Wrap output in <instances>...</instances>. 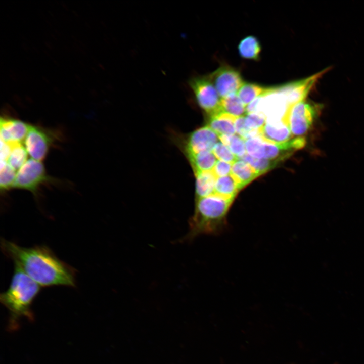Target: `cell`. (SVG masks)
Masks as SVG:
<instances>
[{
    "mask_svg": "<svg viewBox=\"0 0 364 364\" xmlns=\"http://www.w3.org/2000/svg\"><path fill=\"white\" fill-rule=\"evenodd\" d=\"M237 117L222 111L210 116L208 126L218 136L221 135H234L236 132L235 122Z\"/></svg>",
    "mask_w": 364,
    "mask_h": 364,
    "instance_id": "9a60e30c",
    "label": "cell"
},
{
    "mask_svg": "<svg viewBox=\"0 0 364 364\" xmlns=\"http://www.w3.org/2000/svg\"><path fill=\"white\" fill-rule=\"evenodd\" d=\"M4 254L40 286H75L76 270L44 245L24 247L2 239Z\"/></svg>",
    "mask_w": 364,
    "mask_h": 364,
    "instance_id": "6da1fadb",
    "label": "cell"
},
{
    "mask_svg": "<svg viewBox=\"0 0 364 364\" xmlns=\"http://www.w3.org/2000/svg\"><path fill=\"white\" fill-rule=\"evenodd\" d=\"M189 85L198 105L209 116L222 111L221 98L209 76L193 77Z\"/></svg>",
    "mask_w": 364,
    "mask_h": 364,
    "instance_id": "52a82bcc",
    "label": "cell"
},
{
    "mask_svg": "<svg viewBox=\"0 0 364 364\" xmlns=\"http://www.w3.org/2000/svg\"><path fill=\"white\" fill-rule=\"evenodd\" d=\"M222 111L236 117L246 113V107L237 93L232 94L221 99Z\"/></svg>",
    "mask_w": 364,
    "mask_h": 364,
    "instance_id": "44dd1931",
    "label": "cell"
},
{
    "mask_svg": "<svg viewBox=\"0 0 364 364\" xmlns=\"http://www.w3.org/2000/svg\"><path fill=\"white\" fill-rule=\"evenodd\" d=\"M321 109V104L304 100L289 107L283 120L293 135L301 136L310 129Z\"/></svg>",
    "mask_w": 364,
    "mask_h": 364,
    "instance_id": "5b68a950",
    "label": "cell"
},
{
    "mask_svg": "<svg viewBox=\"0 0 364 364\" xmlns=\"http://www.w3.org/2000/svg\"><path fill=\"white\" fill-rule=\"evenodd\" d=\"M261 50L259 41L253 36L245 37L238 45L240 56L246 59L258 60Z\"/></svg>",
    "mask_w": 364,
    "mask_h": 364,
    "instance_id": "ffe728a7",
    "label": "cell"
},
{
    "mask_svg": "<svg viewBox=\"0 0 364 364\" xmlns=\"http://www.w3.org/2000/svg\"><path fill=\"white\" fill-rule=\"evenodd\" d=\"M329 69H325L307 78L274 86L275 91L283 95L290 107L306 98L317 81Z\"/></svg>",
    "mask_w": 364,
    "mask_h": 364,
    "instance_id": "9c48e42d",
    "label": "cell"
},
{
    "mask_svg": "<svg viewBox=\"0 0 364 364\" xmlns=\"http://www.w3.org/2000/svg\"><path fill=\"white\" fill-rule=\"evenodd\" d=\"M17 171L6 161L1 160L0 188L5 192L13 188Z\"/></svg>",
    "mask_w": 364,
    "mask_h": 364,
    "instance_id": "d4e9b609",
    "label": "cell"
},
{
    "mask_svg": "<svg viewBox=\"0 0 364 364\" xmlns=\"http://www.w3.org/2000/svg\"><path fill=\"white\" fill-rule=\"evenodd\" d=\"M230 175L239 191L259 176L249 164L241 159H238L232 164Z\"/></svg>",
    "mask_w": 364,
    "mask_h": 364,
    "instance_id": "5bb4252c",
    "label": "cell"
},
{
    "mask_svg": "<svg viewBox=\"0 0 364 364\" xmlns=\"http://www.w3.org/2000/svg\"><path fill=\"white\" fill-rule=\"evenodd\" d=\"M239 159H241L249 164L259 176L265 173L281 162L278 160L254 158L250 156L248 154H246Z\"/></svg>",
    "mask_w": 364,
    "mask_h": 364,
    "instance_id": "7402d4cb",
    "label": "cell"
},
{
    "mask_svg": "<svg viewBox=\"0 0 364 364\" xmlns=\"http://www.w3.org/2000/svg\"><path fill=\"white\" fill-rule=\"evenodd\" d=\"M40 286L22 270L15 266L8 289L0 295V301L9 311L8 328L16 330L23 317L33 320L31 306L40 292Z\"/></svg>",
    "mask_w": 364,
    "mask_h": 364,
    "instance_id": "3957f363",
    "label": "cell"
},
{
    "mask_svg": "<svg viewBox=\"0 0 364 364\" xmlns=\"http://www.w3.org/2000/svg\"><path fill=\"white\" fill-rule=\"evenodd\" d=\"M305 143L306 140L303 137H297L283 143L273 144L257 136L246 140L245 147L246 152L251 157L282 162L296 150L302 148Z\"/></svg>",
    "mask_w": 364,
    "mask_h": 364,
    "instance_id": "277c9868",
    "label": "cell"
},
{
    "mask_svg": "<svg viewBox=\"0 0 364 364\" xmlns=\"http://www.w3.org/2000/svg\"><path fill=\"white\" fill-rule=\"evenodd\" d=\"M30 125L15 118L1 117V141L9 144L22 143L26 136Z\"/></svg>",
    "mask_w": 364,
    "mask_h": 364,
    "instance_id": "7c38bea8",
    "label": "cell"
},
{
    "mask_svg": "<svg viewBox=\"0 0 364 364\" xmlns=\"http://www.w3.org/2000/svg\"><path fill=\"white\" fill-rule=\"evenodd\" d=\"M239 190L231 175L217 178L213 194L234 200Z\"/></svg>",
    "mask_w": 364,
    "mask_h": 364,
    "instance_id": "ac0fdd59",
    "label": "cell"
},
{
    "mask_svg": "<svg viewBox=\"0 0 364 364\" xmlns=\"http://www.w3.org/2000/svg\"><path fill=\"white\" fill-rule=\"evenodd\" d=\"M271 87H264L255 83L245 82L237 92V95L245 106H247L250 103L258 97L270 93Z\"/></svg>",
    "mask_w": 364,
    "mask_h": 364,
    "instance_id": "d6986e66",
    "label": "cell"
},
{
    "mask_svg": "<svg viewBox=\"0 0 364 364\" xmlns=\"http://www.w3.org/2000/svg\"><path fill=\"white\" fill-rule=\"evenodd\" d=\"M233 201L214 194L196 199L188 232L181 241H190L201 235L222 233L228 226L227 215Z\"/></svg>",
    "mask_w": 364,
    "mask_h": 364,
    "instance_id": "7a4b0ae2",
    "label": "cell"
},
{
    "mask_svg": "<svg viewBox=\"0 0 364 364\" xmlns=\"http://www.w3.org/2000/svg\"><path fill=\"white\" fill-rule=\"evenodd\" d=\"M195 174L196 179V199L207 197L213 194L217 177L212 170L200 172Z\"/></svg>",
    "mask_w": 364,
    "mask_h": 364,
    "instance_id": "e0dca14e",
    "label": "cell"
},
{
    "mask_svg": "<svg viewBox=\"0 0 364 364\" xmlns=\"http://www.w3.org/2000/svg\"><path fill=\"white\" fill-rule=\"evenodd\" d=\"M54 138L53 134L49 130L30 125L24 145L31 158L42 161L49 153L54 142Z\"/></svg>",
    "mask_w": 364,
    "mask_h": 364,
    "instance_id": "ba28073f",
    "label": "cell"
},
{
    "mask_svg": "<svg viewBox=\"0 0 364 364\" xmlns=\"http://www.w3.org/2000/svg\"><path fill=\"white\" fill-rule=\"evenodd\" d=\"M212 151L216 158L225 162L233 164L238 159L227 146L219 142L214 146Z\"/></svg>",
    "mask_w": 364,
    "mask_h": 364,
    "instance_id": "484cf974",
    "label": "cell"
},
{
    "mask_svg": "<svg viewBox=\"0 0 364 364\" xmlns=\"http://www.w3.org/2000/svg\"><path fill=\"white\" fill-rule=\"evenodd\" d=\"M244 116L246 126L252 130H259L265 123V117L261 113L247 114Z\"/></svg>",
    "mask_w": 364,
    "mask_h": 364,
    "instance_id": "4316f807",
    "label": "cell"
},
{
    "mask_svg": "<svg viewBox=\"0 0 364 364\" xmlns=\"http://www.w3.org/2000/svg\"><path fill=\"white\" fill-rule=\"evenodd\" d=\"M266 142L281 144L291 140L293 135L284 120L267 122L259 129V135Z\"/></svg>",
    "mask_w": 364,
    "mask_h": 364,
    "instance_id": "4fadbf2b",
    "label": "cell"
},
{
    "mask_svg": "<svg viewBox=\"0 0 364 364\" xmlns=\"http://www.w3.org/2000/svg\"><path fill=\"white\" fill-rule=\"evenodd\" d=\"M28 156V152L22 143L14 144L6 161L18 171L27 161Z\"/></svg>",
    "mask_w": 364,
    "mask_h": 364,
    "instance_id": "603a6c76",
    "label": "cell"
},
{
    "mask_svg": "<svg viewBox=\"0 0 364 364\" xmlns=\"http://www.w3.org/2000/svg\"><path fill=\"white\" fill-rule=\"evenodd\" d=\"M219 139L238 159L246 154L245 141L241 136L235 134L221 135Z\"/></svg>",
    "mask_w": 364,
    "mask_h": 364,
    "instance_id": "cb8c5ba5",
    "label": "cell"
},
{
    "mask_svg": "<svg viewBox=\"0 0 364 364\" xmlns=\"http://www.w3.org/2000/svg\"><path fill=\"white\" fill-rule=\"evenodd\" d=\"M208 76L221 99L236 93L244 83L240 72L228 65H222Z\"/></svg>",
    "mask_w": 364,
    "mask_h": 364,
    "instance_id": "30bf717a",
    "label": "cell"
},
{
    "mask_svg": "<svg viewBox=\"0 0 364 364\" xmlns=\"http://www.w3.org/2000/svg\"><path fill=\"white\" fill-rule=\"evenodd\" d=\"M218 134L208 125L194 131L188 140L186 151L187 154L212 151L218 142Z\"/></svg>",
    "mask_w": 364,
    "mask_h": 364,
    "instance_id": "8fae6325",
    "label": "cell"
},
{
    "mask_svg": "<svg viewBox=\"0 0 364 364\" xmlns=\"http://www.w3.org/2000/svg\"><path fill=\"white\" fill-rule=\"evenodd\" d=\"M187 155L195 174L200 172L212 170L217 161L212 151Z\"/></svg>",
    "mask_w": 364,
    "mask_h": 364,
    "instance_id": "2e32d148",
    "label": "cell"
},
{
    "mask_svg": "<svg viewBox=\"0 0 364 364\" xmlns=\"http://www.w3.org/2000/svg\"><path fill=\"white\" fill-rule=\"evenodd\" d=\"M232 165L231 163L217 160L212 171L217 178L229 175L231 172Z\"/></svg>",
    "mask_w": 364,
    "mask_h": 364,
    "instance_id": "83f0119b",
    "label": "cell"
},
{
    "mask_svg": "<svg viewBox=\"0 0 364 364\" xmlns=\"http://www.w3.org/2000/svg\"><path fill=\"white\" fill-rule=\"evenodd\" d=\"M53 180L47 174L42 161L31 158L18 170L13 188L28 191L37 196L41 185Z\"/></svg>",
    "mask_w": 364,
    "mask_h": 364,
    "instance_id": "8992f818",
    "label": "cell"
}]
</instances>
